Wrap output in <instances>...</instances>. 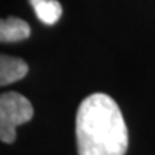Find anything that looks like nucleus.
I'll use <instances>...</instances> for the list:
<instances>
[{
	"label": "nucleus",
	"mask_w": 155,
	"mask_h": 155,
	"mask_svg": "<svg viewBox=\"0 0 155 155\" xmlns=\"http://www.w3.org/2000/svg\"><path fill=\"white\" fill-rule=\"evenodd\" d=\"M28 63L16 56L0 53V86H6L20 81L28 75Z\"/></svg>",
	"instance_id": "obj_3"
},
{
	"label": "nucleus",
	"mask_w": 155,
	"mask_h": 155,
	"mask_svg": "<svg viewBox=\"0 0 155 155\" xmlns=\"http://www.w3.org/2000/svg\"><path fill=\"white\" fill-rule=\"evenodd\" d=\"M30 36V26L23 19L10 16L0 19V43H16Z\"/></svg>",
	"instance_id": "obj_4"
},
{
	"label": "nucleus",
	"mask_w": 155,
	"mask_h": 155,
	"mask_svg": "<svg viewBox=\"0 0 155 155\" xmlns=\"http://www.w3.org/2000/svg\"><path fill=\"white\" fill-rule=\"evenodd\" d=\"M75 132L79 155L127 154V124L118 104L109 95L96 92L81 102Z\"/></svg>",
	"instance_id": "obj_1"
},
{
	"label": "nucleus",
	"mask_w": 155,
	"mask_h": 155,
	"mask_svg": "<svg viewBox=\"0 0 155 155\" xmlns=\"http://www.w3.org/2000/svg\"><path fill=\"white\" fill-rule=\"evenodd\" d=\"M29 3L45 25H55L62 16V5L58 0H29Z\"/></svg>",
	"instance_id": "obj_5"
},
{
	"label": "nucleus",
	"mask_w": 155,
	"mask_h": 155,
	"mask_svg": "<svg viewBox=\"0 0 155 155\" xmlns=\"http://www.w3.org/2000/svg\"><path fill=\"white\" fill-rule=\"evenodd\" d=\"M32 102L19 92L0 94V141L13 144L16 141V128L33 118Z\"/></svg>",
	"instance_id": "obj_2"
}]
</instances>
